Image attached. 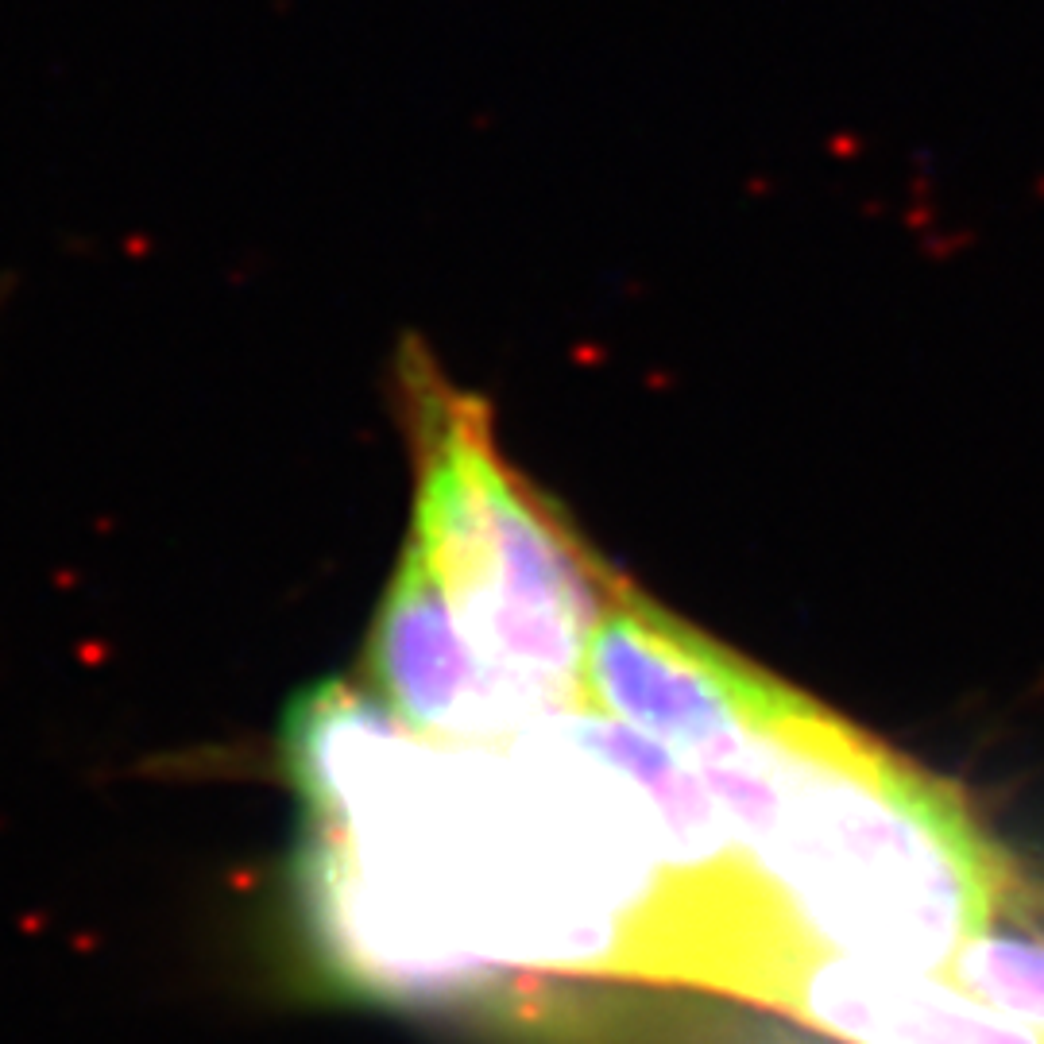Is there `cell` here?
I'll list each match as a JSON object with an SVG mask.
<instances>
[{"instance_id": "cell-6", "label": "cell", "mask_w": 1044, "mask_h": 1044, "mask_svg": "<svg viewBox=\"0 0 1044 1044\" xmlns=\"http://www.w3.org/2000/svg\"><path fill=\"white\" fill-rule=\"evenodd\" d=\"M948 971L967 994L1021 1021L1044 1044V940L979 932L959 948Z\"/></svg>"}, {"instance_id": "cell-2", "label": "cell", "mask_w": 1044, "mask_h": 1044, "mask_svg": "<svg viewBox=\"0 0 1044 1044\" xmlns=\"http://www.w3.org/2000/svg\"><path fill=\"white\" fill-rule=\"evenodd\" d=\"M395 399L418 476L406 546L476 658L534 720L588 712V642L623 580L507 464L488 399L453 383L422 337L395 348Z\"/></svg>"}, {"instance_id": "cell-5", "label": "cell", "mask_w": 1044, "mask_h": 1044, "mask_svg": "<svg viewBox=\"0 0 1044 1044\" xmlns=\"http://www.w3.org/2000/svg\"><path fill=\"white\" fill-rule=\"evenodd\" d=\"M758 1006L793 1014L843 1044H1041L963 986L805 944Z\"/></svg>"}, {"instance_id": "cell-3", "label": "cell", "mask_w": 1044, "mask_h": 1044, "mask_svg": "<svg viewBox=\"0 0 1044 1044\" xmlns=\"http://www.w3.org/2000/svg\"><path fill=\"white\" fill-rule=\"evenodd\" d=\"M789 693L631 584H619L588 642V712L646 735L693 774L735 762Z\"/></svg>"}, {"instance_id": "cell-1", "label": "cell", "mask_w": 1044, "mask_h": 1044, "mask_svg": "<svg viewBox=\"0 0 1044 1044\" xmlns=\"http://www.w3.org/2000/svg\"><path fill=\"white\" fill-rule=\"evenodd\" d=\"M696 778L770 898L824 952L948 971L1010 894V867L956 785L797 689L735 762Z\"/></svg>"}, {"instance_id": "cell-4", "label": "cell", "mask_w": 1044, "mask_h": 1044, "mask_svg": "<svg viewBox=\"0 0 1044 1044\" xmlns=\"http://www.w3.org/2000/svg\"><path fill=\"white\" fill-rule=\"evenodd\" d=\"M368 673L403 724L445 747L507 743L538 724L476 658L441 584L410 546L376 608Z\"/></svg>"}]
</instances>
